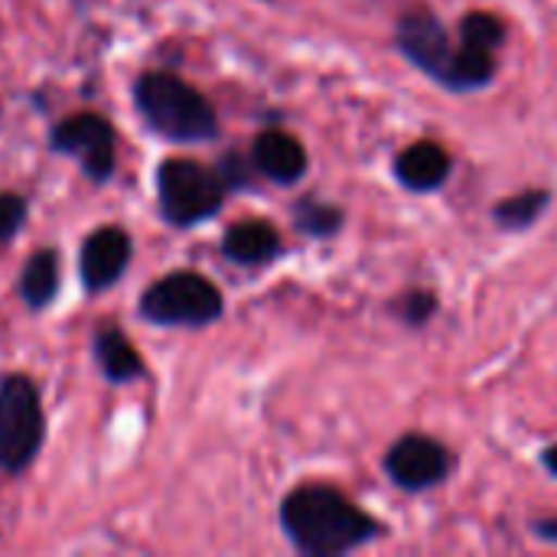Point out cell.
<instances>
[{
    "mask_svg": "<svg viewBox=\"0 0 557 557\" xmlns=\"http://www.w3.org/2000/svg\"><path fill=\"white\" fill-rule=\"evenodd\" d=\"M294 222H297V228H300L304 235L330 238V235H336V232L343 228L346 212H343L339 206H333V202H323V199L307 196V199H300V202L294 206Z\"/></svg>",
    "mask_w": 557,
    "mask_h": 557,
    "instance_id": "cell-16",
    "label": "cell"
},
{
    "mask_svg": "<svg viewBox=\"0 0 557 557\" xmlns=\"http://www.w3.org/2000/svg\"><path fill=\"white\" fill-rule=\"evenodd\" d=\"M144 121L173 144H202L219 134L212 104L173 72H147L134 85Z\"/></svg>",
    "mask_w": 557,
    "mask_h": 557,
    "instance_id": "cell-2",
    "label": "cell"
},
{
    "mask_svg": "<svg viewBox=\"0 0 557 557\" xmlns=\"http://www.w3.org/2000/svg\"><path fill=\"white\" fill-rule=\"evenodd\" d=\"M454 163L450 153L434 144V140H418L408 150L398 153L395 160V176L401 186H408L411 193H434L447 183Z\"/></svg>",
    "mask_w": 557,
    "mask_h": 557,
    "instance_id": "cell-11",
    "label": "cell"
},
{
    "mask_svg": "<svg viewBox=\"0 0 557 557\" xmlns=\"http://www.w3.org/2000/svg\"><path fill=\"white\" fill-rule=\"evenodd\" d=\"M542 463H545V470H548L552 476H557V444L545 447V454H542Z\"/></svg>",
    "mask_w": 557,
    "mask_h": 557,
    "instance_id": "cell-22",
    "label": "cell"
},
{
    "mask_svg": "<svg viewBox=\"0 0 557 557\" xmlns=\"http://www.w3.org/2000/svg\"><path fill=\"white\" fill-rule=\"evenodd\" d=\"M225 193L228 189H225L222 176L196 160L173 157V160H163L157 170L160 212L176 228H189V225L212 219L222 209Z\"/></svg>",
    "mask_w": 557,
    "mask_h": 557,
    "instance_id": "cell-3",
    "label": "cell"
},
{
    "mask_svg": "<svg viewBox=\"0 0 557 557\" xmlns=\"http://www.w3.org/2000/svg\"><path fill=\"white\" fill-rule=\"evenodd\" d=\"M434 313H437V297L431 290H408L398 300V317L408 326H424Z\"/></svg>",
    "mask_w": 557,
    "mask_h": 557,
    "instance_id": "cell-18",
    "label": "cell"
},
{
    "mask_svg": "<svg viewBox=\"0 0 557 557\" xmlns=\"http://www.w3.org/2000/svg\"><path fill=\"white\" fill-rule=\"evenodd\" d=\"M49 147L55 153L78 157L85 176L95 183H104L114 173V127L95 111L59 121L49 134Z\"/></svg>",
    "mask_w": 557,
    "mask_h": 557,
    "instance_id": "cell-6",
    "label": "cell"
},
{
    "mask_svg": "<svg viewBox=\"0 0 557 557\" xmlns=\"http://www.w3.org/2000/svg\"><path fill=\"white\" fill-rule=\"evenodd\" d=\"M398 49L408 55L411 65H418L437 82H444L457 52L450 46L447 26L431 10H411L398 20Z\"/></svg>",
    "mask_w": 557,
    "mask_h": 557,
    "instance_id": "cell-8",
    "label": "cell"
},
{
    "mask_svg": "<svg viewBox=\"0 0 557 557\" xmlns=\"http://www.w3.org/2000/svg\"><path fill=\"white\" fill-rule=\"evenodd\" d=\"M222 255L235 264H245V268H258V264H268L281 255V235L274 225L268 222H238L225 232L222 238Z\"/></svg>",
    "mask_w": 557,
    "mask_h": 557,
    "instance_id": "cell-12",
    "label": "cell"
},
{
    "mask_svg": "<svg viewBox=\"0 0 557 557\" xmlns=\"http://www.w3.org/2000/svg\"><path fill=\"white\" fill-rule=\"evenodd\" d=\"M251 163L268 180H274L281 186H294L307 173V150L287 131H264V134H258V140L251 147Z\"/></svg>",
    "mask_w": 557,
    "mask_h": 557,
    "instance_id": "cell-10",
    "label": "cell"
},
{
    "mask_svg": "<svg viewBox=\"0 0 557 557\" xmlns=\"http://www.w3.org/2000/svg\"><path fill=\"white\" fill-rule=\"evenodd\" d=\"M95 359L108 382H137L144 375V359L137 356L134 343L114 326L95 333Z\"/></svg>",
    "mask_w": 557,
    "mask_h": 557,
    "instance_id": "cell-13",
    "label": "cell"
},
{
    "mask_svg": "<svg viewBox=\"0 0 557 557\" xmlns=\"http://www.w3.org/2000/svg\"><path fill=\"white\" fill-rule=\"evenodd\" d=\"M222 310L225 300L219 287L196 271L166 274L140 297V317L157 326H209Z\"/></svg>",
    "mask_w": 557,
    "mask_h": 557,
    "instance_id": "cell-4",
    "label": "cell"
},
{
    "mask_svg": "<svg viewBox=\"0 0 557 557\" xmlns=\"http://www.w3.org/2000/svg\"><path fill=\"white\" fill-rule=\"evenodd\" d=\"M548 206H552V193L548 189H525V193H516V196L503 199L493 209V219L506 232H522V228H532L545 215Z\"/></svg>",
    "mask_w": 557,
    "mask_h": 557,
    "instance_id": "cell-15",
    "label": "cell"
},
{
    "mask_svg": "<svg viewBox=\"0 0 557 557\" xmlns=\"http://www.w3.org/2000/svg\"><path fill=\"white\" fill-rule=\"evenodd\" d=\"M26 222V199L16 193H0V242L13 238Z\"/></svg>",
    "mask_w": 557,
    "mask_h": 557,
    "instance_id": "cell-19",
    "label": "cell"
},
{
    "mask_svg": "<svg viewBox=\"0 0 557 557\" xmlns=\"http://www.w3.org/2000/svg\"><path fill=\"white\" fill-rule=\"evenodd\" d=\"M59 290V255L55 251H36L20 274V300L33 310H42L55 300Z\"/></svg>",
    "mask_w": 557,
    "mask_h": 557,
    "instance_id": "cell-14",
    "label": "cell"
},
{
    "mask_svg": "<svg viewBox=\"0 0 557 557\" xmlns=\"http://www.w3.org/2000/svg\"><path fill=\"white\" fill-rule=\"evenodd\" d=\"M42 405L26 375L0 382V470L23 473L42 447Z\"/></svg>",
    "mask_w": 557,
    "mask_h": 557,
    "instance_id": "cell-5",
    "label": "cell"
},
{
    "mask_svg": "<svg viewBox=\"0 0 557 557\" xmlns=\"http://www.w3.org/2000/svg\"><path fill=\"white\" fill-rule=\"evenodd\" d=\"M450 470H454L450 450L424 434H405L385 454V473L405 493L434 490L450 476Z\"/></svg>",
    "mask_w": 557,
    "mask_h": 557,
    "instance_id": "cell-7",
    "label": "cell"
},
{
    "mask_svg": "<svg viewBox=\"0 0 557 557\" xmlns=\"http://www.w3.org/2000/svg\"><path fill=\"white\" fill-rule=\"evenodd\" d=\"M532 532H535V539L557 545V519H539V522H532Z\"/></svg>",
    "mask_w": 557,
    "mask_h": 557,
    "instance_id": "cell-21",
    "label": "cell"
},
{
    "mask_svg": "<svg viewBox=\"0 0 557 557\" xmlns=\"http://www.w3.org/2000/svg\"><path fill=\"white\" fill-rule=\"evenodd\" d=\"M460 42L476 46V49H486V52H496L506 42V26H503L499 16L476 10V13L463 16V23H460Z\"/></svg>",
    "mask_w": 557,
    "mask_h": 557,
    "instance_id": "cell-17",
    "label": "cell"
},
{
    "mask_svg": "<svg viewBox=\"0 0 557 557\" xmlns=\"http://www.w3.org/2000/svg\"><path fill=\"white\" fill-rule=\"evenodd\" d=\"M281 525L307 557H339L375 542L385 525L330 486H297L281 503Z\"/></svg>",
    "mask_w": 557,
    "mask_h": 557,
    "instance_id": "cell-1",
    "label": "cell"
},
{
    "mask_svg": "<svg viewBox=\"0 0 557 557\" xmlns=\"http://www.w3.org/2000/svg\"><path fill=\"white\" fill-rule=\"evenodd\" d=\"M251 170L255 166H245V160L238 153H228L219 166V176H222L225 189H245V186H251Z\"/></svg>",
    "mask_w": 557,
    "mask_h": 557,
    "instance_id": "cell-20",
    "label": "cell"
},
{
    "mask_svg": "<svg viewBox=\"0 0 557 557\" xmlns=\"http://www.w3.org/2000/svg\"><path fill=\"white\" fill-rule=\"evenodd\" d=\"M127 261H131V238L121 228L104 225L91 232L82 245V255H78L82 284L88 290H104L127 271Z\"/></svg>",
    "mask_w": 557,
    "mask_h": 557,
    "instance_id": "cell-9",
    "label": "cell"
}]
</instances>
